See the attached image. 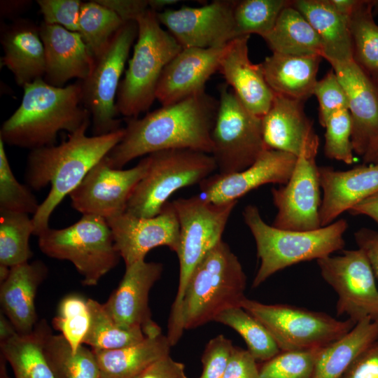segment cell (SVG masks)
<instances>
[{"label":"cell","instance_id":"obj_23","mask_svg":"<svg viewBox=\"0 0 378 378\" xmlns=\"http://www.w3.org/2000/svg\"><path fill=\"white\" fill-rule=\"evenodd\" d=\"M40 35L46 55L43 80L49 85L62 88L71 79H86L90 74L94 57L78 32L42 22Z\"/></svg>","mask_w":378,"mask_h":378},{"label":"cell","instance_id":"obj_4","mask_svg":"<svg viewBox=\"0 0 378 378\" xmlns=\"http://www.w3.org/2000/svg\"><path fill=\"white\" fill-rule=\"evenodd\" d=\"M242 215L254 238L260 261L252 284L253 288L281 270L331 255L345 246L344 234L348 228L345 219L314 230L295 231L267 224L255 205H247Z\"/></svg>","mask_w":378,"mask_h":378},{"label":"cell","instance_id":"obj_38","mask_svg":"<svg viewBox=\"0 0 378 378\" xmlns=\"http://www.w3.org/2000/svg\"><path fill=\"white\" fill-rule=\"evenodd\" d=\"M125 22L116 13L97 1L83 2L78 32L96 57L104 50Z\"/></svg>","mask_w":378,"mask_h":378},{"label":"cell","instance_id":"obj_50","mask_svg":"<svg viewBox=\"0 0 378 378\" xmlns=\"http://www.w3.org/2000/svg\"><path fill=\"white\" fill-rule=\"evenodd\" d=\"M136 378H187V377L184 364L167 355L152 363Z\"/></svg>","mask_w":378,"mask_h":378},{"label":"cell","instance_id":"obj_59","mask_svg":"<svg viewBox=\"0 0 378 378\" xmlns=\"http://www.w3.org/2000/svg\"><path fill=\"white\" fill-rule=\"evenodd\" d=\"M10 267L0 265V284L4 282L9 276Z\"/></svg>","mask_w":378,"mask_h":378},{"label":"cell","instance_id":"obj_31","mask_svg":"<svg viewBox=\"0 0 378 378\" xmlns=\"http://www.w3.org/2000/svg\"><path fill=\"white\" fill-rule=\"evenodd\" d=\"M171 347L167 336L161 333L121 349L92 350L98 362L101 378H136L152 363L169 355Z\"/></svg>","mask_w":378,"mask_h":378},{"label":"cell","instance_id":"obj_27","mask_svg":"<svg viewBox=\"0 0 378 378\" xmlns=\"http://www.w3.org/2000/svg\"><path fill=\"white\" fill-rule=\"evenodd\" d=\"M48 274L43 261L27 262L10 267L8 277L0 284L1 312L19 334L31 332L37 323L35 298Z\"/></svg>","mask_w":378,"mask_h":378},{"label":"cell","instance_id":"obj_2","mask_svg":"<svg viewBox=\"0 0 378 378\" xmlns=\"http://www.w3.org/2000/svg\"><path fill=\"white\" fill-rule=\"evenodd\" d=\"M90 122L83 125L66 141L31 150L28 155L24 180L33 190L50 184V190L33 216L34 234L49 228L51 214L64 198L79 185L88 172L121 141L124 127L109 134L87 136Z\"/></svg>","mask_w":378,"mask_h":378},{"label":"cell","instance_id":"obj_29","mask_svg":"<svg viewBox=\"0 0 378 378\" xmlns=\"http://www.w3.org/2000/svg\"><path fill=\"white\" fill-rule=\"evenodd\" d=\"M292 4L319 36L324 59L329 63L353 59L349 18L331 0H296Z\"/></svg>","mask_w":378,"mask_h":378},{"label":"cell","instance_id":"obj_28","mask_svg":"<svg viewBox=\"0 0 378 378\" xmlns=\"http://www.w3.org/2000/svg\"><path fill=\"white\" fill-rule=\"evenodd\" d=\"M322 57L273 52L261 63L267 83L274 94L305 102L314 92Z\"/></svg>","mask_w":378,"mask_h":378},{"label":"cell","instance_id":"obj_3","mask_svg":"<svg viewBox=\"0 0 378 378\" xmlns=\"http://www.w3.org/2000/svg\"><path fill=\"white\" fill-rule=\"evenodd\" d=\"M22 88L20 106L0 130L4 144L31 150L52 146L59 132L72 134L90 122L80 80L59 88L39 78Z\"/></svg>","mask_w":378,"mask_h":378},{"label":"cell","instance_id":"obj_40","mask_svg":"<svg viewBox=\"0 0 378 378\" xmlns=\"http://www.w3.org/2000/svg\"><path fill=\"white\" fill-rule=\"evenodd\" d=\"M292 1H234L233 17L239 36L256 34L262 38L274 27L282 10Z\"/></svg>","mask_w":378,"mask_h":378},{"label":"cell","instance_id":"obj_5","mask_svg":"<svg viewBox=\"0 0 378 378\" xmlns=\"http://www.w3.org/2000/svg\"><path fill=\"white\" fill-rule=\"evenodd\" d=\"M238 201L224 204L209 202L200 195L172 202L179 223V279L176 295L168 321L167 337L174 346L184 328L181 306L186 288L195 267L220 241L229 217Z\"/></svg>","mask_w":378,"mask_h":378},{"label":"cell","instance_id":"obj_46","mask_svg":"<svg viewBox=\"0 0 378 378\" xmlns=\"http://www.w3.org/2000/svg\"><path fill=\"white\" fill-rule=\"evenodd\" d=\"M44 22L78 32L81 5L80 0H37Z\"/></svg>","mask_w":378,"mask_h":378},{"label":"cell","instance_id":"obj_54","mask_svg":"<svg viewBox=\"0 0 378 378\" xmlns=\"http://www.w3.org/2000/svg\"><path fill=\"white\" fill-rule=\"evenodd\" d=\"M349 212L354 216H367L378 225V191L353 206Z\"/></svg>","mask_w":378,"mask_h":378},{"label":"cell","instance_id":"obj_33","mask_svg":"<svg viewBox=\"0 0 378 378\" xmlns=\"http://www.w3.org/2000/svg\"><path fill=\"white\" fill-rule=\"evenodd\" d=\"M50 330L43 319L31 332L17 333L0 344V351L11 367L14 378H55L43 351L44 338Z\"/></svg>","mask_w":378,"mask_h":378},{"label":"cell","instance_id":"obj_12","mask_svg":"<svg viewBox=\"0 0 378 378\" xmlns=\"http://www.w3.org/2000/svg\"><path fill=\"white\" fill-rule=\"evenodd\" d=\"M137 34L136 21L125 22L104 50L94 57L89 76L80 80L83 103L90 114L94 136L109 134L122 128L115 97Z\"/></svg>","mask_w":378,"mask_h":378},{"label":"cell","instance_id":"obj_9","mask_svg":"<svg viewBox=\"0 0 378 378\" xmlns=\"http://www.w3.org/2000/svg\"><path fill=\"white\" fill-rule=\"evenodd\" d=\"M146 174L134 189L125 212L139 217L159 214L179 189L200 184L217 170L214 157L190 149H170L148 155Z\"/></svg>","mask_w":378,"mask_h":378},{"label":"cell","instance_id":"obj_14","mask_svg":"<svg viewBox=\"0 0 378 378\" xmlns=\"http://www.w3.org/2000/svg\"><path fill=\"white\" fill-rule=\"evenodd\" d=\"M146 155L134 167L115 169L105 158L96 164L71 192V206L82 215L108 219L126 211L128 200L149 165Z\"/></svg>","mask_w":378,"mask_h":378},{"label":"cell","instance_id":"obj_25","mask_svg":"<svg viewBox=\"0 0 378 378\" xmlns=\"http://www.w3.org/2000/svg\"><path fill=\"white\" fill-rule=\"evenodd\" d=\"M248 35L241 36L227 44L218 71L244 106L262 118L271 106L274 92L261 64H253L248 57Z\"/></svg>","mask_w":378,"mask_h":378},{"label":"cell","instance_id":"obj_21","mask_svg":"<svg viewBox=\"0 0 378 378\" xmlns=\"http://www.w3.org/2000/svg\"><path fill=\"white\" fill-rule=\"evenodd\" d=\"M330 64L347 97L354 152L363 157L378 136V84L353 59Z\"/></svg>","mask_w":378,"mask_h":378},{"label":"cell","instance_id":"obj_34","mask_svg":"<svg viewBox=\"0 0 378 378\" xmlns=\"http://www.w3.org/2000/svg\"><path fill=\"white\" fill-rule=\"evenodd\" d=\"M378 1L356 0L349 15L352 57L357 65L378 84V24L373 10Z\"/></svg>","mask_w":378,"mask_h":378},{"label":"cell","instance_id":"obj_7","mask_svg":"<svg viewBox=\"0 0 378 378\" xmlns=\"http://www.w3.org/2000/svg\"><path fill=\"white\" fill-rule=\"evenodd\" d=\"M135 21L136 41L115 102L118 114L127 118H138L150 108L163 70L183 49L162 28L154 10L147 9Z\"/></svg>","mask_w":378,"mask_h":378},{"label":"cell","instance_id":"obj_58","mask_svg":"<svg viewBox=\"0 0 378 378\" xmlns=\"http://www.w3.org/2000/svg\"><path fill=\"white\" fill-rule=\"evenodd\" d=\"M7 363H8L6 356L0 351V378H11L8 374Z\"/></svg>","mask_w":378,"mask_h":378},{"label":"cell","instance_id":"obj_42","mask_svg":"<svg viewBox=\"0 0 378 378\" xmlns=\"http://www.w3.org/2000/svg\"><path fill=\"white\" fill-rule=\"evenodd\" d=\"M40 206L27 185L20 183L14 176L0 139V210L33 214Z\"/></svg>","mask_w":378,"mask_h":378},{"label":"cell","instance_id":"obj_16","mask_svg":"<svg viewBox=\"0 0 378 378\" xmlns=\"http://www.w3.org/2000/svg\"><path fill=\"white\" fill-rule=\"evenodd\" d=\"M321 189L315 158L298 157L287 183L271 190L273 204L277 209L272 225L295 231L321 227Z\"/></svg>","mask_w":378,"mask_h":378},{"label":"cell","instance_id":"obj_35","mask_svg":"<svg viewBox=\"0 0 378 378\" xmlns=\"http://www.w3.org/2000/svg\"><path fill=\"white\" fill-rule=\"evenodd\" d=\"M43 354L55 378H101L100 370L92 349L80 345L74 351L61 334L47 332Z\"/></svg>","mask_w":378,"mask_h":378},{"label":"cell","instance_id":"obj_26","mask_svg":"<svg viewBox=\"0 0 378 378\" xmlns=\"http://www.w3.org/2000/svg\"><path fill=\"white\" fill-rule=\"evenodd\" d=\"M0 41L4 50L1 64L13 74L20 87L43 78L46 55L39 25L23 18L10 23L1 22Z\"/></svg>","mask_w":378,"mask_h":378},{"label":"cell","instance_id":"obj_47","mask_svg":"<svg viewBox=\"0 0 378 378\" xmlns=\"http://www.w3.org/2000/svg\"><path fill=\"white\" fill-rule=\"evenodd\" d=\"M234 346L223 335L210 340L202 356L203 370L200 378H223Z\"/></svg>","mask_w":378,"mask_h":378},{"label":"cell","instance_id":"obj_32","mask_svg":"<svg viewBox=\"0 0 378 378\" xmlns=\"http://www.w3.org/2000/svg\"><path fill=\"white\" fill-rule=\"evenodd\" d=\"M292 3L281 12L274 27L262 38L272 52L296 56L323 57L321 41Z\"/></svg>","mask_w":378,"mask_h":378},{"label":"cell","instance_id":"obj_45","mask_svg":"<svg viewBox=\"0 0 378 378\" xmlns=\"http://www.w3.org/2000/svg\"><path fill=\"white\" fill-rule=\"evenodd\" d=\"M313 94L318 102V120L322 127L332 113L339 110L348 109L346 92L333 69L317 80Z\"/></svg>","mask_w":378,"mask_h":378},{"label":"cell","instance_id":"obj_20","mask_svg":"<svg viewBox=\"0 0 378 378\" xmlns=\"http://www.w3.org/2000/svg\"><path fill=\"white\" fill-rule=\"evenodd\" d=\"M304 103L274 93L271 106L261 118L263 139L268 149L297 158H316L319 138L304 111Z\"/></svg>","mask_w":378,"mask_h":378},{"label":"cell","instance_id":"obj_15","mask_svg":"<svg viewBox=\"0 0 378 378\" xmlns=\"http://www.w3.org/2000/svg\"><path fill=\"white\" fill-rule=\"evenodd\" d=\"M233 6L234 1L216 0L200 7L168 8L156 16L182 48H214L239 37Z\"/></svg>","mask_w":378,"mask_h":378},{"label":"cell","instance_id":"obj_18","mask_svg":"<svg viewBox=\"0 0 378 378\" xmlns=\"http://www.w3.org/2000/svg\"><path fill=\"white\" fill-rule=\"evenodd\" d=\"M163 271L160 262L145 260L125 267L118 286L111 294L104 307L121 328H140L146 337L162 333L160 327L152 319L148 305L149 293Z\"/></svg>","mask_w":378,"mask_h":378},{"label":"cell","instance_id":"obj_51","mask_svg":"<svg viewBox=\"0 0 378 378\" xmlns=\"http://www.w3.org/2000/svg\"><path fill=\"white\" fill-rule=\"evenodd\" d=\"M355 241L368 259L378 279V231L362 227L354 233Z\"/></svg>","mask_w":378,"mask_h":378},{"label":"cell","instance_id":"obj_57","mask_svg":"<svg viewBox=\"0 0 378 378\" xmlns=\"http://www.w3.org/2000/svg\"><path fill=\"white\" fill-rule=\"evenodd\" d=\"M176 0H148L149 8L155 12H160L168 8V6L176 4Z\"/></svg>","mask_w":378,"mask_h":378},{"label":"cell","instance_id":"obj_1","mask_svg":"<svg viewBox=\"0 0 378 378\" xmlns=\"http://www.w3.org/2000/svg\"><path fill=\"white\" fill-rule=\"evenodd\" d=\"M218 107V100L203 92L162 106L141 118H127L123 137L105 159L111 167L122 169L135 158L165 150L211 154Z\"/></svg>","mask_w":378,"mask_h":378},{"label":"cell","instance_id":"obj_37","mask_svg":"<svg viewBox=\"0 0 378 378\" xmlns=\"http://www.w3.org/2000/svg\"><path fill=\"white\" fill-rule=\"evenodd\" d=\"M29 215L0 210V265L12 267L33 256L29 240L34 225Z\"/></svg>","mask_w":378,"mask_h":378},{"label":"cell","instance_id":"obj_44","mask_svg":"<svg viewBox=\"0 0 378 378\" xmlns=\"http://www.w3.org/2000/svg\"><path fill=\"white\" fill-rule=\"evenodd\" d=\"M326 128L324 153L330 159L351 164L354 162L351 144V120L348 109L332 113L324 123Z\"/></svg>","mask_w":378,"mask_h":378},{"label":"cell","instance_id":"obj_48","mask_svg":"<svg viewBox=\"0 0 378 378\" xmlns=\"http://www.w3.org/2000/svg\"><path fill=\"white\" fill-rule=\"evenodd\" d=\"M223 378H259L256 360L248 350L234 346Z\"/></svg>","mask_w":378,"mask_h":378},{"label":"cell","instance_id":"obj_55","mask_svg":"<svg viewBox=\"0 0 378 378\" xmlns=\"http://www.w3.org/2000/svg\"><path fill=\"white\" fill-rule=\"evenodd\" d=\"M16 331L14 326L6 316L2 312H0V344L3 343L15 334Z\"/></svg>","mask_w":378,"mask_h":378},{"label":"cell","instance_id":"obj_10","mask_svg":"<svg viewBox=\"0 0 378 378\" xmlns=\"http://www.w3.org/2000/svg\"><path fill=\"white\" fill-rule=\"evenodd\" d=\"M218 111L211 132L218 174L241 172L267 149L261 118L248 111L225 83L218 86Z\"/></svg>","mask_w":378,"mask_h":378},{"label":"cell","instance_id":"obj_13","mask_svg":"<svg viewBox=\"0 0 378 378\" xmlns=\"http://www.w3.org/2000/svg\"><path fill=\"white\" fill-rule=\"evenodd\" d=\"M316 261L323 279L337 294V316H347L355 323L378 320L377 279L361 250H344L341 255Z\"/></svg>","mask_w":378,"mask_h":378},{"label":"cell","instance_id":"obj_41","mask_svg":"<svg viewBox=\"0 0 378 378\" xmlns=\"http://www.w3.org/2000/svg\"><path fill=\"white\" fill-rule=\"evenodd\" d=\"M88 298L78 293L64 296L59 302L52 327L60 332L75 351L83 344L88 330L90 317Z\"/></svg>","mask_w":378,"mask_h":378},{"label":"cell","instance_id":"obj_8","mask_svg":"<svg viewBox=\"0 0 378 378\" xmlns=\"http://www.w3.org/2000/svg\"><path fill=\"white\" fill-rule=\"evenodd\" d=\"M38 246L47 256L71 262L84 286H96L116 267L121 258L106 219L83 215L73 225L48 228L38 236Z\"/></svg>","mask_w":378,"mask_h":378},{"label":"cell","instance_id":"obj_24","mask_svg":"<svg viewBox=\"0 0 378 378\" xmlns=\"http://www.w3.org/2000/svg\"><path fill=\"white\" fill-rule=\"evenodd\" d=\"M323 199L319 211L321 227L378 191V164H363L346 171L318 166Z\"/></svg>","mask_w":378,"mask_h":378},{"label":"cell","instance_id":"obj_43","mask_svg":"<svg viewBox=\"0 0 378 378\" xmlns=\"http://www.w3.org/2000/svg\"><path fill=\"white\" fill-rule=\"evenodd\" d=\"M320 349L281 351L259 368V378H313Z\"/></svg>","mask_w":378,"mask_h":378},{"label":"cell","instance_id":"obj_30","mask_svg":"<svg viewBox=\"0 0 378 378\" xmlns=\"http://www.w3.org/2000/svg\"><path fill=\"white\" fill-rule=\"evenodd\" d=\"M378 340V320L363 319L346 334L321 348L313 378H342L355 360Z\"/></svg>","mask_w":378,"mask_h":378},{"label":"cell","instance_id":"obj_53","mask_svg":"<svg viewBox=\"0 0 378 378\" xmlns=\"http://www.w3.org/2000/svg\"><path fill=\"white\" fill-rule=\"evenodd\" d=\"M30 0H1L0 1V15L1 18L11 21L20 18L31 6Z\"/></svg>","mask_w":378,"mask_h":378},{"label":"cell","instance_id":"obj_49","mask_svg":"<svg viewBox=\"0 0 378 378\" xmlns=\"http://www.w3.org/2000/svg\"><path fill=\"white\" fill-rule=\"evenodd\" d=\"M342 378H378V340L355 360Z\"/></svg>","mask_w":378,"mask_h":378},{"label":"cell","instance_id":"obj_11","mask_svg":"<svg viewBox=\"0 0 378 378\" xmlns=\"http://www.w3.org/2000/svg\"><path fill=\"white\" fill-rule=\"evenodd\" d=\"M241 307L267 328L283 351L324 347L356 324L351 319L341 321L323 312L288 304H267L247 298Z\"/></svg>","mask_w":378,"mask_h":378},{"label":"cell","instance_id":"obj_17","mask_svg":"<svg viewBox=\"0 0 378 378\" xmlns=\"http://www.w3.org/2000/svg\"><path fill=\"white\" fill-rule=\"evenodd\" d=\"M106 220L125 267L145 260L146 254L158 246H167L176 253L178 250L179 223L172 202L153 217L124 212Z\"/></svg>","mask_w":378,"mask_h":378},{"label":"cell","instance_id":"obj_52","mask_svg":"<svg viewBox=\"0 0 378 378\" xmlns=\"http://www.w3.org/2000/svg\"><path fill=\"white\" fill-rule=\"evenodd\" d=\"M116 13L123 21H135L137 17L149 8L148 0H97Z\"/></svg>","mask_w":378,"mask_h":378},{"label":"cell","instance_id":"obj_56","mask_svg":"<svg viewBox=\"0 0 378 378\" xmlns=\"http://www.w3.org/2000/svg\"><path fill=\"white\" fill-rule=\"evenodd\" d=\"M363 164H378V136L372 143L365 154L362 157Z\"/></svg>","mask_w":378,"mask_h":378},{"label":"cell","instance_id":"obj_6","mask_svg":"<svg viewBox=\"0 0 378 378\" xmlns=\"http://www.w3.org/2000/svg\"><path fill=\"white\" fill-rule=\"evenodd\" d=\"M246 276L237 256L220 241L193 271L185 290L181 316L184 330L202 326L226 309L241 307Z\"/></svg>","mask_w":378,"mask_h":378},{"label":"cell","instance_id":"obj_22","mask_svg":"<svg viewBox=\"0 0 378 378\" xmlns=\"http://www.w3.org/2000/svg\"><path fill=\"white\" fill-rule=\"evenodd\" d=\"M226 46L183 48L163 70L156 99L166 106L205 92L206 83L218 71Z\"/></svg>","mask_w":378,"mask_h":378},{"label":"cell","instance_id":"obj_39","mask_svg":"<svg viewBox=\"0 0 378 378\" xmlns=\"http://www.w3.org/2000/svg\"><path fill=\"white\" fill-rule=\"evenodd\" d=\"M214 321L229 326L239 333L256 361L265 362L281 352L267 328L241 307L225 310Z\"/></svg>","mask_w":378,"mask_h":378},{"label":"cell","instance_id":"obj_36","mask_svg":"<svg viewBox=\"0 0 378 378\" xmlns=\"http://www.w3.org/2000/svg\"><path fill=\"white\" fill-rule=\"evenodd\" d=\"M90 326L83 344L93 351L113 350L134 345L146 337L140 328L125 329L119 326L106 310L104 304L88 300Z\"/></svg>","mask_w":378,"mask_h":378},{"label":"cell","instance_id":"obj_19","mask_svg":"<svg viewBox=\"0 0 378 378\" xmlns=\"http://www.w3.org/2000/svg\"><path fill=\"white\" fill-rule=\"evenodd\" d=\"M298 158L290 153L265 150L245 169L226 175L216 174L200 185V196L214 204H224L238 200L261 186L285 185L289 181Z\"/></svg>","mask_w":378,"mask_h":378}]
</instances>
